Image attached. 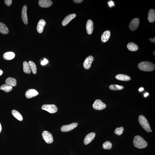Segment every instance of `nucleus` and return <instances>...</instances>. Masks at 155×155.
Listing matches in <instances>:
<instances>
[{"label":"nucleus","instance_id":"obj_1","mask_svg":"<svg viewBox=\"0 0 155 155\" xmlns=\"http://www.w3.org/2000/svg\"><path fill=\"white\" fill-rule=\"evenodd\" d=\"M139 69L145 71H151L155 69V65L153 63L148 61L141 62L138 65Z\"/></svg>","mask_w":155,"mask_h":155},{"label":"nucleus","instance_id":"obj_2","mask_svg":"<svg viewBox=\"0 0 155 155\" xmlns=\"http://www.w3.org/2000/svg\"><path fill=\"white\" fill-rule=\"evenodd\" d=\"M134 146L140 149H144L148 145L147 142L142 137L139 136H136L133 140Z\"/></svg>","mask_w":155,"mask_h":155},{"label":"nucleus","instance_id":"obj_3","mask_svg":"<svg viewBox=\"0 0 155 155\" xmlns=\"http://www.w3.org/2000/svg\"><path fill=\"white\" fill-rule=\"evenodd\" d=\"M139 121L140 125L147 132H151V128L148 122L145 117L143 115L139 116Z\"/></svg>","mask_w":155,"mask_h":155},{"label":"nucleus","instance_id":"obj_4","mask_svg":"<svg viewBox=\"0 0 155 155\" xmlns=\"http://www.w3.org/2000/svg\"><path fill=\"white\" fill-rule=\"evenodd\" d=\"M42 109L51 113H56L58 109L55 105H44L42 106Z\"/></svg>","mask_w":155,"mask_h":155},{"label":"nucleus","instance_id":"obj_5","mask_svg":"<svg viewBox=\"0 0 155 155\" xmlns=\"http://www.w3.org/2000/svg\"><path fill=\"white\" fill-rule=\"evenodd\" d=\"M106 107V104L99 99L96 100L92 105L93 108L98 110H102L105 108Z\"/></svg>","mask_w":155,"mask_h":155},{"label":"nucleus","instance_id":"obj_6","mask_svg":"<svg viewBox=\"0 0 155 155\" xmlns=\"http://www.w3.org/2000/svg\"><path fill=\"white\" fill-rule=\"evenodd\" d=\"M42 136L47 143L51 144L53 142V138L51 133L47 131H44L42 133Z\"/></svg>","mask_w":155,"mask_h":155},{"label":"nucleus","instance_id":"obj_7","mask_svg":"<svg viewBox=\"0 0 155 155\" xmlns=\"http://www.w3.org/2000/svg\"><path fill=\"white\" fill-rule=\"evenodd\" d=\"M140 20L139 18L133 19L130 22L129 27L130 29L132 31L136 30L139 25Z\"/></svg>","mask_w":155,"mask_h":155},{"label":"nucleus","instance_id":"obj_8","mask_svg":"<svg viewBox=\"0 0 155 155\" xmlns=\"http://www.w3.org/2000/svg\"><path fill=\"white\" fill-rule=\"evenodd\" d=\"M77 123H73L70 125H64L62 126L61 128V131L63 132H68L73 130L77 127Z\"/></svg>","mask_w":155,"mask_h":155},{"label":"nucleus","instance_id":"obj_9","mask_svg":"<svg viewBox=\"0 0 155 155\" xmlns=\"http://www.w3.org/2000/svg\"><path fill=\"white\" fill-rule=\"evenodd\" d=\"M94 60V58L91 56H89L86 59L84 63L83 66L86 69H89L91 67V64Z\"/></svg>","mask_w":155,"mask_h":155},{"label":"nucleus","instance_id":"obj_10","mask_svg":"<svg viewBox=\"0 0 155 155\" xmlns=\"http://www.w3.org/2000/svg\"><path fill=\"white\" fill-rule=\"evenodd\" d=\"M27 7L26 5L23 6L22 12V20L25 24L27 25L28 23V19L27 15Z\"/></svg>","mask_w":155,"mask_h":155},{"label":"nucleus","instance_id":"obj_11","mask_svg":"<svg viewBox=\"0 0 155 155\" xmlns=\"http://www.w3.org/2000/svg\"><path fill=\"white\" fill-rule=\"evenodd\" d=\"M39 6L42 8L49 7L53 4V2L50 0H40L39 2Z\"/></svg>","mask_w":155,"mask_h":155},{"label":"nucleus","instance_id":"obj_12","mask_svg":"<svg viewBox=\"0 0 155 155\" xmlns=\"http://www.w3.org/2000/svg\"><path fill=\"white\" fill-rule=\"evenodd\" d=\"M38 94V92L36 90L34 89H30L26 92L25 95L27 98L30 99L37 96Z\"/></svg>","mask_w":155,"mask_h":155},{"label":"nucleus","instance_id":"obj_13","mask_svg":"<svg viewBox=\"0 0 155 155\" xmlns=\"http://www.w3.org/2000/svg\"><path fill=\"white\" fill-rule=\"evenodd\" d=\"M95 133L94 132L90 133L88 134L85 138L84 140V144L87 145L90 143L94 139L95 136Z\"/></svg>","mask_w":155,"mask_h":155},{"label":"nucleus","instance_id":"obj_14","mask_svg":"<svg viewBox=\"0 0 155 155\" xmlns=\"http://www.w3.org/2000/svg\"><path fill=\"white\" fill-rule=\"evenodd\" d=\"M76 15L75 14H73L69 15L64 18L62 22V24L64 26H65L70 22L73 19L76 17Z\"/></svg>","mask_w":155,"mask_h":155},{"label":"nucleus","instance_id":"obj_15","mask_svg":"<svg viewBox=\"0 0 155 155\" xmlns=\"http://www.w3.org/2000/svg\"><path fill=\"white\" fill-rule=\"evenodd\" d=\"M86 27L88 34H91L94 30V23L92 20H89L87 21Z\"/></svg>","mask_w":155,"mask_h":155},{"label":"nucleus","instance_id":"obj_16","mask_svg":"<svg viewBox=\"0 0 155 155\" xmlns=\"http://www.w3.org/2000/svg\"><path fill=\"white\" fill-rule=\"evenodd\" d=\"M46 23V21L44 20L41 19L40 20L37 27V30L38 33L40 34L43 32Z\"/></svg>","mask_w":155,"mask_h":155},{"label":"nucleus","instance_id":"obj_17","mask_svg":"<svg viewBox=\"0 0 155 155\" xmlns=\"http://www.w3.org/2000/svg\"><path fill=\"white\" fill-rule=\"evenodd\" d=\"M110 32L109 30H106L103 33L102 35L101 40L103 43H106L108 42L110 37Z\"/></svg>","mask_w":155,"mask_h":155},{"label":"nucleus","instance_id":"obj_18","mask_svg":"<svg viewBox=\"0 0 155 155\" xmlns=\"http://www.w3.org/2000/svg\"><path fill=\"white\" fill-rule=\"evenodd\" d=\"M148 20L150 23H153L155 20V11L154 9H151L149 12L148 17Z\"/></svg>","mask_w":155,"mask_h":155},{"label":"nucleus","instance_id":"obj_19","mask_svg":"<svg viewBox=\"0 0 155 155\" xmlns=\"http://www.w3.org/2000/svg\"><path fill=\"white\" fill-rule=\"evenodd\" d=\"M15 54L12 52H8L4 53L3 56V58L6 60H11L15 58Z\"/></svg>","mask_w":155,"mask_h":155},{"label":"nucleus","instance_id":"obj_20","mask_svg":"<svg viewBox=\"0 0 155 155\" xmlns=\"http://www.w3.org/2000/svg\"><path fill=\"white\" fill-rule=\"evenodd\" d=\"M117 79L122 81H128L130 80L131 78L129 76L124 74H119L116 77Z\"/></svg>","mask_w":155,"mask_h":155},{"label":"nucleus","instance_id":"obj_21","mask_svg":"<svg viewBox=\"0 0 155 155\" xmlns=\"http://www.w3.org/2000/svg\"><path fill=\"white\" fill-rule=\"evenodd\" d=\"M5 82L6 84L12 87L15 86L17 84V81L15 79L12 77H9L7 78Z\"/></svg>","mask_w":155,"mask_h":155},{"label":"nucleus","instance_id":"obj_22","mask_svg":"<svg viewBox=\"0 0 155 155\" xmlns=\"http://www.w3.org/2000/svg\"><path fill=\"white\" fill-rule=\"evenodd\" d=\"M0 33L4 34H7L9 30L7 26L3 23L0 22Z\"/></svg>","mask_w":155,"mask_h":155},{"label":"nucleus","instance_id":"obj_23","mask_svg":"<svg viewBox=\"0 0 155 155\" xmlns=\"http://www.w3.org/2000/svg\"><path fill=\"white\" fill-rule=\"evenodd\" d=\"M127 47L129 50L132 51H137L139 49V47L137 45L133 42L129 43Z\"/></svg>","mask_w":155,"mask_h":155},{"label":"nucleus","instance_id":"obj_24","mask_svg":"<svg viewBox=\"0 0 155 155\" xmlns=\"http://www.w3.org/2000/svg\"><path fill=\"white\" fill-rule=\"evenodd\" d=\"M12 114L14 117L19 121H21L23 120V117L20 113L15 110H13L12 111Z\"/></svg>","mask_w":155,"mask_h":155},{"label":"nucleus","instance_id":"obj_25","mask_svg":"<svg viewBox=\"0 0 155 155\" xmlns=\"http://www.w3.org/2000/svg\"><path fill=\"white\" fill-rule=\"evenodd\" d=\"M23 69L24 72L27 74H29L31 73L30 67L27 62L25 61L23 63Z\"/></svg>","mask_w":155,"mask_h":155},{"label":"nucleus","instance_id":"obj_26","mask_svg":"<svg viewBox=\"0 0 155 155\" xmlns=\"http://www.w3.org/2000/svg\"><path fill=\"white\" fill-rule=\"evenodd\" d=\"M0 89L6 92H10L12 90L13 87L7 84H4L2 85L0 87Z\"/></svg>","mask_w":155,"mask_h":155},{"label":"nucleus","instance_id":"obj_27","mask_svg":"<svg viewBox=\"0 0 155 155\" xmlns=\"http://www.w3.org/2000/svg\"><path fill=\"white\" fill-rule=\"evenodd\" d=\"M29 65L30 67V69L32 71V73L35 75L37 73V68L35 64L32 61H29Z\"/></svg>","mask_w":155,"mask_h":155},{"label":"nucleus","instance_id":"obj_28","mask_svg":"<svg viewBox=\"0 0 155 155\" xmlns=\"http://www.w3.org/2000/svg\"><path fill=\"white\" fill-rule=\"evenodd\" d=\"M109 89L112 90H120L123 89V86L116 85H112L109 86Z\"/></svg>","mask_w":155,"mask_h":155},{"label":"nucleus","instance_id":"obj_29","mask_svg":"<svg viewBox=\"0 0 155 155\" xmlns=\"http://www.w3.org/2000/svg\"><path fill=\"white\" fill-rule=\"evenodd\" d=\"M112 147L111 143L109 141H106L105 142L102 144V148L104 149H110Z\"/></svg>","mask_w":155,"mask_h":155},{"label":"nucleus","instance_id":"obj_30","mask_svg":"<svg viewBox=\"0 0 155 155\" xmlns=\"http://www.w3.org/2000/svg\"><path fill=\"white\" fill-rule=\"evenodd\" d=\"M124 128L123 127L117 128H116L114 131L115 134L118 135H120L123 133Z\"/></svg>","mask_w":155,"mask_h":155},{"label":"nucleus","instance_id":"obj_31","mask_svg":"<svg viewBox=\"0 0 155 155\" xmlns=\"http://www.w3.org/2000/svg\"><path fill=\"white\" fill-rule=\"evenodd\" d=\"M12 2V0H5L4 1L5 3L8 6H11Z\"/></svg>","mask_w":155,"mask_h":155},{"label":"nucleus","instance_id":"obj_32","mask_svg":"<svg viewBox=\"0 0 155 155\" xmlns=\"http://www.w3.org/2000/svg\"><path fill=\"white\" fill-rule=\"evenodd\" d=\"M48 61L47 59H46L44 58V60L42 61L41 62V64L42 65H46L47 63H48Z\"/></svg>","mask_w":155,"mask_h":155},{"label":"nucleus","instance_id":"obj_33","mask_svg":"<svg viewBox=\"0 0 155 155\" xmlns=\"http://www.w3.org/2000/svg\"><path fill=\"white\" fill-rule=\"evenodd\" d=\"M74 2L76 3H81L83 1V0H74Z\"/></svg>","mask_w":155,"mask_h":155},{"label":"nucleus","instance_id":"obj_34","mask_svg":"<svg viewBox=\"0 0 155 155\" xmlns=\"http://www.w3.org/2000/svg\"><path fill=\"white\" fill-rule=\"evenodd\" d=\"M155 37L153 39L152 38H150L149 40L150 41H151V42L155 43Z\"/></svg>","mask_w":155,"mask_h":155},{"label":"nucleus","instance_id":"obj_35","mask_svg":"<svg viewBox=\"0 0 155 155\" xmlns=\"http://www.w3.org/2000/svg\"><path fill=\"white\" fill-rule=\"evenodd\" d=\"M143 90H144V89L143 88H141L139 89V91L140 92L142 91H143Z\"/></svg>","mask_w":155,"mask_h":155},{"label":"nucleus","instance_id":"obj_36","mask_svg":"<svg viewBox=\"0 0 155 155\" xmlns=\"http://www.w3.org/2000/svg\"><path fill=\"white\" fill-rule=\"evenodd\" d=\"M3 73V71L2 70H0V76H1Z\"/></svg>","mask_w":155,"mask_h":155},{"label":"nucleus","instance_id":"obj_37","mask_svg":"<svg viewBox=\"0 0 155 155\" xmlns=\"http://www.w3.org/2000/svg\"><path fill=\"white\" fill-rule=\"evenodd\" d=\"M109 2H110V3L111 6H114V4L113 2L112 1H110Z\"/></svg>","mask_w":155,"mask_h":155},{"label":"nucleus","instance_id":"obj_38","mask_svg":"<svg viewBox=\"0 0 155 155\" xmlns=\"http://www.w3.org/2000/svg\"><path fill=\"white\" fill-rule=\"evenodd\" d=\"M149 95V94L148 93H146L144 95V97H146L148 95Z\"/></svg>","mask_w":155,"mask_h":155},{"label":"nucleus","instance_id":"obj_39","mask_svg":"<svg viewBox=\"0 0 155 155\" xmlns=\"http://www.w3.org/2000/svg\"><path fill=\"white\" fill-rule=\"evenodd\" d=\"M2 130V127L1 123H0V133L1 132Z\"/></svg>","mask_w":155,"mask_h":155},{"label":"nucleus","instance_id":"obj_40","mask_svg":"<svg viewBox=\"0 0 155 155\" xmlns=\"http://www.w3.org/2000/svg\"><path fill=\"white\" fill-rule=\"evenodd\" d=\"M153 54L154 55V56H155V51L153 52Z\"/></svg>","mask_w":155,"mask_h":155}]
</instances>
